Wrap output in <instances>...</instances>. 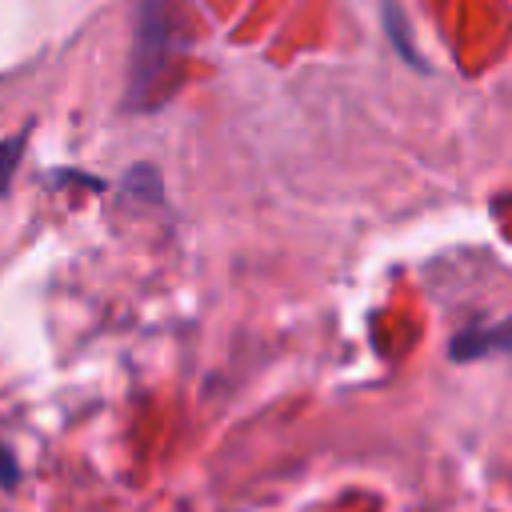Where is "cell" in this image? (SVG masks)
Segmentation results:
<instances>
[{"label":"cell","mask_w":512,"mask_h":512,"mask_svg":"<svg viewBox=\"0 0 512 512\" xmlns=\"http://www.w3.org/2000/svg\"><path fill=\"white\" fill-rule=\"evenodd\" d=\"M16 156H20V144L16 140H0V192L8 188V176L16 168Z\"/></svg>","instance_id":"1"}]
</instances>
